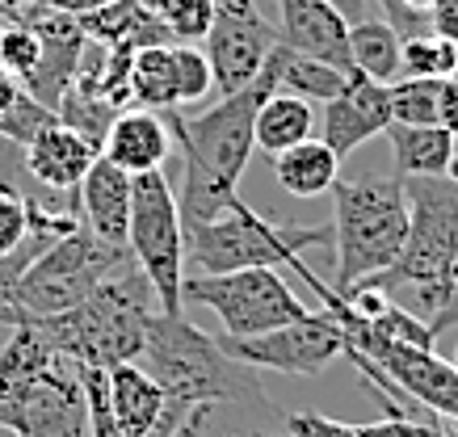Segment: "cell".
<instances>
[{
  "label": "cell",
  "instance_id": "cell-20",
  "mask_svg": "<svg viewBox=\"0 0 458 437\" xmlns=\"http://www.w3.org/2000/svg\"><path fill=\"white\" fill-rule=\"evenodd\" d=\"M76 26L84 29L89 43H101V46H131V51H140V46L168 43L165 21L156 13H148V9H140L135 0H114V4H106L98 13L76 17Z\"/></svg>",
  "mask_w": 458,
  "mask_h": 437
},
{
  "label": "cell",
  "instance_id": "cell-42",
  "mask_svg": "<svg viewBox=\"0 0 458 437\" xmlns=\"http://www.w3.org/2000/svg\"><path fill=\"white\" fill-rule=\"evenodd\" d=\"M135 4H140V9H148V13L160 17V13H165V4H168V0H135Z\"/></svg>",
  "mask_w": 458,
  "mask_h": 437
},
{
  "label": "cell",
  "instance_id": "cell-10",
  "mask_svg": "<svg viewBox=\"0 0 458 437\" xmlns=\"http://www.w3.org/2000/svg\"><path fill=\"white\" fill-rule=\"evenodd\" d=\"M219 345L244 366L278 374H319L345 357V332L328 311H307L303 320L269 328L261 337H219Z\"/></svg>",
  "mask_w": 458,
  "mask_h": 437
},
{
  "label": "cell",
  "instance_id": "cell-35",
  "mask_svg": "<svg viewBox=\"0 0 458 437\" xmlns=\"http://www.w3.org/2000/svg\"><path fill=\"white\" fill-rule=\"evenodd\" d=\"M282 437H358V424L333 421L324 412H286L282 416Z\"/></svg>",
  "mask_w": 458,
  "mask_h": 437
},
{
  "label": "cell",
  "instance_id": "cell-12",
  "mask_svg": "<svg viewBox=\"0 0 458 437\" xmlns=\"http://www.w3.org/2000/svg\"><path fill=\"white\" fill-rule=\"evenodd\" d=\"M387 127H391L387 85H375L366 76H349V85L333 101H324L319 139L333 147L336 160H345L349 152H358L361 143H370Z\"/></svg>",
  "mask_w": 458,
  "mask_h": 437
},
{
  "label": "cell",
  "instance_id": "cell-6",
  "mask_svg": "<svg viewBox=\"0 0 458 437\" xmlns=\"http://www.w3.org/2000/svg\"><path fill=\"white\" fill-rule=\"evenodd\" d=\"M333 223L294 227L261 214L240 197L210 223L185 227V273H232V269H278L303 261L307 248H328Z\"/></svg>",
  "mask_w": 458,
  "mask_h": 437
},
{
  "label": "cell",
  "instance_id": "cell-23",
  "mask_svg": "<svg viewBox=\"0 0 458 437\" xmlns=\"http://www.w3.org/2000/svg\"><path fill=\"white\" fill-rule=\"evenodd\" d=\"M257 152L265 155H278L294 143L311 139V130H316V110H311V101L303 97H291V93H269V97L257 105Z\"/></svg>",
  "mask_w": 458,
  "mask_h": 437
},
{
  "label": "cell",
  "instance_id": "cell-22",
  "mask_svg": "<svg viewBox=\"0 0 458 437\" xmlns=\"http://www.w3.org/2000/svg\"><path fill=\"white\" fill-rule=\"evenodd\" d=\"M349 59L353 71L375 80V85H395L400 80V34L387 17H361L349 26Z\"/></svg>",
  "mask_w": 458,
  "mask_h": 437
},
{
  "label": "cell",
  "instance_id": "cell-9",
  "mask_svg": "<svg viewBox=\"0 0 458 437\" xmlns=\"http://www.w3.org/2000/svg\"><path fill=\"white\" fill-rule=\"evenodd\" d=\"M181 303L210 307L227 337H261L269 328L303 320L307 303L282 282L278 269H232V273H185Z\"/></svg>",
  "mask_w": 458,
  "mask_h": 437
},
{
  "label": "cell",
  "instance_id": "cell-18",
  "mask_svg": "<svg viewBox=\"0 0 458 437\" xmlns=\"http://www.w3.org/2000/svg\"><path fill=\"white\" fill-rule=\"evenodd\" d=\"M278 412L269 399L261 404H236V399H219V404H198L185 412L168 437H274Z\"/></svg>",
  "mask_w": 458,
  "mask_h": 437
},
{
  "label": "cell",
  "instance_id": "cell-19",
  "mask_svg": "<svg viewBox=\"0 0 458 437\" xmlns=\"http://www.w3.org/2000/svg\"><path fill=\"white\" fill-rule=\"evenodd\" d=\"M391 160H395V177H445L450 160L458 152V139L445 127H408V122H391L387 130Z\"/></svg>",
  "mask_w": 458,
  "mask_h": 437
},
{
  "label": "cell",
  "instance_id": "cell-5",
  "mask_svg": "<svg viewBox=\"0 0 458 437\" xmlns=\"http://www.w3.org/2000/svg\"><path fill=\"white\" fill-rule=\"evenodd\" d=\"M333 290L370 282L395 265L408 240V197L400 177H366V181H336L333 189Z\"/></svg>",
  "mask_w": 458,
  "mask_h": 437
},
{
  "label": "cell",
  "instance_id": "cell-16",
  "mask_svg": "<svg viewBox=\"0 0 458 437\" xmlns=\"http://www.w3.org/2000/svg\"><path fill=\"white\" fill-rule=\"evenodd\" d=\"M173 147V130L156 110H123L110 122L106 139H101V155L118 164L123 172L140 177V172H160Z\"/></svg>",
  "mask_w": 458,
  "mask_h": 437
},
{
  "label": "cell",
  "instance_id": "cell-36",
  "mask_svg": "<svg viewBox=\"0 0 458 437\" xmlns=\"http://www.w3.org/2000/svg\"><path fill=\"white\" fill-rule=\"evenodd\" d=\"M425 17H429V34L458 46V0H433Z\"/></svg>",
  "mask_w": 458,
  "mask_h": 437
},
{
  "label": "cell",
  "instance_id": "cell-24",
  "mask_svg": "<svg viewBox=\"0 0 458 437\" xmlns=\"http://www.w3.org/2000/svg\"><path fill=\"white\" fill-rule=\"evenodd\" d=\"M265 68L274 71L278 93H291V97H303V101H333L349 85L345 71L328 68V63H319L311 55H299V51H291V46H282V43L269 51Z\"/></svg>",
  "mask_w": 458,
  "mask_h": 437
},
{
  "label": "cell",
  "instance_id": "cell-39",
  "mask_svg": "<svg viewBox=\"0 0 458 437\" xmlns=\"http://www.w3.org/2000/svg\"><path fill=\"white\" fill-rule=\"evenodd\" d=\"M42 4H51L55 13H68V17H89L98 9H106V4H114V0H42Z\"/></svg>",
  "mask_w": 458,
  "mask_h": 437
},
{
  "label": "cell",
  "instance_id": "cell-1",
  "mask_svg": "<svg viewBox=\"0 0 458 437\" xmlns=\"http://www.w3.org/2000/svg\"><path fill=\"white\" fill-rule=\"evenodd\" d=\"M274 71L265 68L249 88L219 97L210 110L168 118V130L181 147V227H198L227 214L240 202V177L257 152V105L274 93Z\"/></svg>",
  "mask_w": 458,
  "mask_h": 437
},
{
  "label": "cell",
  "instance_id": "cell-40",
  "mask_svg": "<svg viewBox=\"0 0 458 437\" xmlns=\"http://www.w3.org/2000/svg\"><path fill=\"white\" fill-rule=\"evenodd\" d=\"M328 4L345 17L349 26H353V21H361V17H370V0H328Z\"/></svg>",
  "mask_w": 458,
  "mask_h": 437
},
{
  "label": "cell",
  "instance_id": "cell-11",
  "mask_svg": "<svg viewBox=\"0 0 458 437\" xmlns=\"http://www.w3.org/2000/svg\"><path fill=\"white\" fill-rule=\"evenodd\" d=\"M274 46H278V29L261 17L257 0H215V21L202 38V51L210 59L219 97L249 88L265 71V59Z\"/></svg>",
  "mask_w": 458,
  "mask_h": 437
},
{
  "label": "cell",
  "instance_id": "cell-46",
  "mask_svg": "<svg viewBox=\"0 0 458 437\" xmlns=\"http://www.w3.org/2000/svg\"><path fill=\"white\" fill-rule=\"evenodd\" d=\"M274 437H282V433H274Z\"/></svg>",
  "mask_w": 458,
  "mask_h": 437
},
{
  "label": "cell",
  "instance_id": "cell-4",
  "mask_svg": "<svg viewBox=\"0 0 458 437\" xmlns=\"http://www.w3.org/2000/svg\"><path fill=\"white\" fill-rule=\"evenodd\" d=\"M152 303V282L143 278V269L135 261H126L84 303H76L64 315L30 320V324L38 328V337L59 357H72L76 366L110 370L123 362H140L148 320L160 311Z\"/></svg>",
  "mask_w": 458,
  "mask_h": 437
},
{
  "label": "cell",
  "instance_id": "cell-45",
  "mask_svg": "<svg viewBox=\"0 0 458 437\" xmlns=\"http://www.w3.org/2000/svg\"><path fill=\"white\" fill-rule=\"evenodd\" d=\"M454 370H458V349H454Z\"/></svg>",
  "mask_w": 458,
  "mask_h": 437
},
{
  "label": "cell",
  "instance_id": "cell-7",
  "mask_svg": "<svg viewBox=\"0 0 458 437\" xmlns=\"http://www.w3.org/2000/svg\"><path fill=\"white\" fill-rule=\"evenodd\" d=\"M126 261H135V256L126 253V248H114V244L98 240V236L81 223L76 231L59 236L51 248H42V253L34 256V265L21 273V282H17V290H13L9 328L72 311L76 303H84V298L93 295L114 269H123Z\"/></svg>",
  "mask_w": 458,
  "mask_h": 437
},
{
  "label": "cell",
  "instance_id": "cell-38",
  "mask_svg": "<svg viewBox=\"0 0 458 437\" xmlns=\"http://www.w3.org/2000/svg\"><path fill=\"white\" fill-rule=\"evenodd\" d=\"M450 328H458V286H454V290H450V298H445V307H442V311H437V315H433V320H429V332H433V340H437V337H445Z\"/></svg>",
  "mask_w": 458,
  "mask_h": 437
},
{
  "label": "cell",
  "instance_id": "cell-13",
  "mask_svg": "<svg viewBox=\"0 0 458 437\" xmlns=\"http://www.w3.org/2000/svg\"><path fill=\"white\" fill-rule=\"evenodd\" d=\"M278 43L345 76H358L349 59V21L328 0H278Z\"/></svg>",
  "mask_w": 458,
  "mask_h": 437
},
{
  "label": "cell",
  "instance_id": "cell-2",
  "mask_svg": "<svg viewBox=\"0 0 458 437\" xmlns=\"http://www.w3.org/2000/svg\"><path fill=\"white\" fill-rule=\"evenodd\" d=\"M140 366L165 391V416H160L152 437H168L173 424L185 412H194L198 404H219V399L261 404V399H269L252 366L236 362L219 345V337H207L202 328L190 324L185 311H156L148 320Z\"/></svg>",
  "mask_w": 458,
  "mask_h": 437
},
{
  "label": "cell",
  "instance_id": "cell-15",
  "mask_svg": "<svg viewBox=\"0 0 458 437\" xmlns=\"http://www.w3.org/2000/svg\"><path fill=\"white\" fill-rule=\"evenodd\" d=\"M131 172H123L118 164H110L106 155L93 160V169L84 172L81 189V219L84 227L98 236V240L114 244V248H126V227H131ZM131 253V248H126Z\"/></svg>",
  "mask_w": 458,
  "mask_h": 437
},
{
  "label": "cell",
  "instance_id": "cell-29",
  "mask_svg": "<svg viewBox=\"0 0 458 437\" xmlns=\"http://www.w3.org/2000/svg\"><path fill=\"white\" fill-rule=\"evenodd\" d=\"M458 68V46L437 38V34H417L400 43V76H429V80H450Z\"/></svg>",
  "mask_w": 458,
  "mask_h": 437
},
{
  "label": "cell",
  "instance_id": "cell-28",
  "mask_svg": "<svg viewBox=\"0 0 458 437\" xmlns=\"http://www.w3.org/2000/svg\"><path fill=\"white\" fill-rule=\"evenodd\" d=\"M437 97H442V80H429V76H400L395 85H387L391 122L437 127Z\"/></svg>",
  "mask_w": 458,
  "mask_h": 437
},
{
  "label": "cell",
  "instance_id": "cell-37",
  "mask_svg": "<svg viewBox=\"0 0 458 437\" xmlns=\"http://www.w3.org/2000/svg\"><path fill=\"white\" fill-rule=\"evenodd\" d=\"M437 127H445L458 139V85L442 80V97H437Z\"/></svg>",
  "mask_w": 458,
  "mask_h": 437
},
{
  "label": "cell",
  "instance_id": "cell-17",
  "mask_svg": "<svg viewBox=\"0 0 458 437\" xmlns=\"http://www.w3.org/2000/svg\"><path fill=\"white\" fill-rule=\"evenodd\" d=\"M106 399H110L114 421L131 437H152L165 416V391L140 362H123V366L106 370Z\"/></svg>",
  "mask_w": 458,
  "mask_h": 437
},
{
  "label": "cell",
  "instance_id": "cell-14",
  "mask_svg": "<svg viewBox=\"0 0 458 437\" xmlns=\"http://www.w3.org/2000/svg\"><path fill=\"white\" fill-rule=\"evenodd\" d=\"M98 155L101 152L84 139V135H76V130L64 127L55 118L51 127L38 130V135L26 143V172L42 189H51V194H59V197H72L81 189L84 172L93 169Z\"/></svg>",
  "mask_w": 458,
  "mask_h": 437
},
{
  "label": "cell",
  "instance_id": "cell-33",
  "mask_svg": "<svg viewBox=\"0 0 458 437\" xmlns=\"http://www.w3.org/2000/svg\"><path fill=\"white\" fill-rule=\"evenodd\" d=\"M51 122H55V110H47L42 101H34L26 88H21V97H17L9 110L0 113V139L21 143V147H26V143L34 139L38 130L51 127Z\"/></svg>",
  "mask_w": 458,
  "mask_h": 437
},
{
  "label": "cell",
  "instance_id": "cell-25",
  "mask_svg": "<svg viewBox=\"0 0 458 437\" xmlns=\"http://www.w3.org/2000/svg\"><path fill=\"white\" fill-rule=\"evenodd\" d=\"M131 101L140 110H173L177 105V59L173 46H140L131 55Z\"/></svg>",
  "mask_w": 458,
  "mask_h": 437
},
{
  "label": "cell",
  "instance_id": "cell-32",
  "mask_svg": "<svg viewBox=\"0 0 458 437\" xmlns=\"http://www.w3.org/2000/svg\"><path fill=\"white\" fill-rule=\"evenodd\" d=\"M173 59H177V105L207 101V93L215 88L207 51L194 43H181V46H173Z\"/></svg>",
  "mask_w": 458,
  "mask_h": 437
},
{
  "label": "cell",
  "instance_id": "cell-43",
  "mask_svg": "<svg viewBox=\"0 0 458 437\" xmlns=\"http://www.w3.org/2000/svg\"><path fill=\"white\" fill-rule=\"evenodd\" d=\"M450 437H458V424L454 421H450Z\"/></svg>",
  "mask_w": 458,
  "mask_h": 437
},
{
  "label": "cell",
  "instance_id": "cell-27",
  "mask_svg": "<svg viewBox=\"0 0 458 437\" xmlns=\"http://www.w3.org/2000/svg\"><path fill=\"white\" fill-rule=\"evenodd\" d=\"M55 357L59 353L38 337L34 324H13V337L0 349V387H21V382L38 379Z\"/></svg>",
  "mask_w": 458,
  "mask_h": 437
},
{
  "label": "cell",
  "instance_id": "cell-30",
  "mask_svg": "<svg viewBox=\"0 0 458 437\" xmlns=\"http://www.w3.org/2000/svg\"><path fill=\"white\" fill-rule=\"evenodd\" d=\"M42 59V34L34 26H17V21H0V68L17 76V85Z\"/></svg>",
  "mask_w": 458,
  "mask_h": 437
},
{
  "label": "cell",
  "instance_id": "cell-21",
  "mask_svg": "<svg viewBox=\"0 0 458 437\" xmlns=\"http://www.w3.org/2000/svg\"><path fill=\"white\" fill-rule=\"evenodd\" d=\"M274 177L291 197H319L341 181V160L324 139H303L274 155Z\"/></svg>",
  "mask_w": 458,
  "mask_h": 437
},
{
  "label": "cell",
  "instance_id": "cell-44",
  "mask_svg": "<svg viewBox=\"0 0 458 437\" xmlns=\"http://www.w3.org/2000/svg\"><path fill=\"white\" fill-rule=\"evenodd\" d=\"M450 80H454V85H458V68H454V76H450Z\"/></svg>",
  "mask_w": 458,
  "mask_h": 437
},
{
  "label": "cell",
  "instance_id": "cell-34",
  "mask_svg": "<svg viewBox=\"0 0 458 437\" xmlns=\"http://www.w3.org/2000/svg\"><path fill=\"white\" fill-rule=\"evenodd\" d=\"M358 437H450V421H442V416H429V421H417V416H383V421L358 424Z\"/></svg>",
  "mask_w": 458,
  "mask_h": 437
},
{
  "label": "cell",
  "instance_id": "cell-41",
  "mask_svg": "<svg viewBox=\"0 0 458 437\" xmlns=\"http://www.w3.org/2000/svg\"><path fill=\"white\" fill-rule=\"evenodd\" d=\"M17 97H21V85H17V76H9V71L0 68V113L9 110Z\"/></svg>",
  "mask_w": 458,
  "mask_h": 437
},
{
  "label": "cell",
  "instance_id": "cell-8",
  "mask_svg": "<svg viewBox=\"0 0 458 437\" xmlns=\"http://www.w3.org/2000/svg\"><path fill=\"white\" fill-rule=\"evenodd\" d=\"M126 248L152 282L160 311H185L181 282H185V227H181L177 194L165 172H140L131 181V227Z\"/></svg>",
  "mask_w": 458,
  "mask_h": 437
},
{
  "label": "cell",
  "instance_id": "cell-26",
  "mask_svg": "<svg viewBox=\"0 0 458 437\" xmlns=\"http://www.w3.org/2000/svg\"><path fill=\"white\" fill-rule=\"evenodd\" d=\"M118 105L114 101H106L101 93H93V88H84L72 80L68 88H64V97H59L55 105V118L64 122V127H72L76 135H84V139L93 143L101 152V139H106V130H110V122L118 118Z\"/></svg>",
  "mask_w": 458,
  "mask_h": 437
},
{
  "label": "cell",
  "instance_id": "cell-31",
  "mask_svg": "<svg viewBox=\"0 0 458 437\" xmlns=\"http://www.w3.org/2000/svg\"><path fill=\"white\" fill-rule=\"evenodd\" d=\"M160 21H165L168 38L198 46L210 34V21H215V0H168L165 13H160Z\"/></svg>",
  "mask_w": 458,
  "mask_h": 437
},
{
  "label": "cell",
  "instance_id": "cell-3",
  "mask_svg": "<svg viewBox=\"0 0 458 437\" xmlns=\"http://www.w3.org/2000/svg\"><path fill=\"white\" fill-rule=\"evenodd\" d=\"M408 240L395 265L358 286L387 290L400 307L429 324L458 286V185L450 177H408Z\"/></svg>",
  "mask_w": 458,
  "mask_h": 437
}]
</instances>
